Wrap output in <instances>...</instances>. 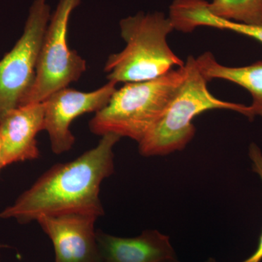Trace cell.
<instances>
[{
	"label": "cell",
	"instance_id": "cell-3",
	"mask_svg": "<svg viewBox=\"0 0 262 262\" xmlns=\"http://www.w3.org/2000/svg\"><path fill=\"white\" fill-rule=\"evenodd\" d=\"M120 29L126 45L108 56L104 67L108 81L127 83L152 80L184 67V62L167 42L174 28L161 12H139L126 17L120 20Z\"/></svg>",
	"mask_w": 262,
	"mask_h": 262
},
{
	"label": "cell",
	"instance_id": "cell-6",
	"mask_svg": "<svg viewBox=\"0 0 262 262\" xmlns=\"http://www.w3.org/2000/svg\"><path fill=\"white\" fill-rule=\"evenodd\" d=\"M51 16L47 0H34L21 37L0 61V122L23 104L34 85L39 50Z\"/></svg>",
	"mask_w": 262,
	"mask_h": 262
},
{
	"label": "cell",
	"instance_id": "cell-7",
	"mask_svg": "<svg viewBox=\"0 0 262 262\" xmlns=\"http://www.w3.org/2000/svg\"><path fill=\"white\" fill-rule=\"evenodd\" d=\"M117 84L108 81L102 87L91 92L66 87L50 95L43 101V130L48 132L54 154H63L72 149L75 137L70 130L71 124L84 114L96 113L106 106L117 90Z\"/></svg>",
	"mask_w": 262,
	"mask_h": 262
},
{
	"label": "cell",
	"instance_id": "cell-4",
	"mask_svg": "<svg viewBox=\"0 0 262 262\" xmlns=\"http://www.w3.org/2000/svg\"><path fill=\"white\" fill-rule=\"evenodd\" d=\"M185 76L184 66L152 80L127 82L95 113L90 130L95 135L115 134L139 143L162 116Z\"/></svg>",
	"mask_w": 262,
	"mask_h": 262
},
{
	"label": "cell",
	"instance_id": "cell-11",
	"mask_svg": "<svg viewBox=\"0 0 262 262\" xmlns=\"http://www.w3.org/2000/svg\"><path fill=\"white\" fill-rule=\"evenodd\" d=\"M201 72L208 81L221 79L238 84L252 98L250 105L253 117H262V61L244 67H231L220 64L211 52L196 58Z\"/></svg>",
	"mask_w": 262,
	"mask_h": 262
},
{
	"label": "cell",
	"instance_id": "cell-5",
	"mask_svg": "<svg viewBox=\"0 0 262 262\" xmlns=\"http://www.w3.org/2000/svg\"><path fill=\"white\" fill-rule=\"evenodd\" d=\"M82 0H59L43 37L36 77L23 105L43 102L52 94L80 80L87 63L69 46L71 15Z\"/></svg>",
	"mask_w": 262,
	"mask_h": 262
},
{
	"label": "cell",
	"instance_id": "cell-9",
	"mask_svg": "<svg viewBox=\"0 0 262 262\" xmlns=\"http://www.w3.org/2000/svg\"><path fill=\"white\" fill-rule=\"evenodd\" d=\"M44 103L18 106L0 122L2 156L5 166L39 157L37 135L44 128Z\"/></svg>",
	"mask_w": 262,
	"mask_h": 262
},
{
	"label": "cell",
	"instance_id": "cell-12",
	"mask_svg": "<svg viewBox=\"0 0 262 262\" xmlns=\"http://www.w3.org/2000/svg\"><path fill=\"white\" fill-rule=\"evenodd\" d=\"M212 14L246 25L262 24V0H212Z\"/></svg>",
	"mask_w": 262,
	"mask_h": 262
},
{
	"label": "cell",
	"instance_id": "cell-10",
	"mask_svg": "<svg viewBox=\"0 0 262 262\" xmlns=\"http://www.w3.org/2000/svg\"><path fill=\"white\" fill-rule=\"evenodd\" d=\"M102 262H160L176 258L170 238L149 229L134 237H120L96 231Z\"/></svg>",
	"mask_w": 262,
	"mask_h": 262
},
{
	"label": "cell",
	"instance_id": "cell-15",
	"mask_svg": "<svg viewBox=\"0 0 262 262\" xmlns=\"http://www.w3.org/2000/svg\"><path fill=\"white\" fill-rule=\"evenodd\" d=\"M5 165L3 163V156H2V149H1V141H0V172H1L2 169L4 168Z\"/></svg>",
	"mask_w": 262,
	"mask_h": 262
},
{
	"label": "cell",
	"instance_id": "cell-16",
	"mask_svg": "<svg viewBox=\"0 0 262 262\" xmlns=\"http://www.w3.org/2000/svg\"><path fill=\"white\" fill-rule=\"evenodd\" d=\"M160 262H180L177 260V257L172 258H168V259L163 260V261Z\"/></svg>",
	"mask_w": 262,
	"mask_h": 262
},
{
	"label": "cell",
	"instance_id": "cell-17",
	"mask_svg": "<svg viewBox=\"0 0 262 262\" xmlns=\"http://www.w3.org/2000/svg\"><path fill=\"white\" fill-rule=\"evenodd\" d=\"M206 262H217V261L213 258H209Z\"/></svg>",
	"mask_w": 262,
	"mask_h": 262
},
{
	"label": "cell",
	"instance_id": "cell-2",
	"mask_svg": "<svg viewBox=\"0 0 262 262\" xmlns=\"http://www.w3.org/2000/svg\"><path fill=\"white\" fill-rule=\"evenodd\" d=\"M184 68L185 78L178 91L158 122L138 143L142 156H164L182 151L195 134L194 117L205 112L231 110L253 119L249 106L222 101L210 92L209 81L201 72L196 58L189 56L184 62Z\"/></svg>",
	"mask_w": 262,
	"mask_h": 262
},
{
	"label": "cell",
	"instance_id": "cell-13",
	"mask_svg": "<svg viewBox=\"0 0 262 262\" xmlns=\"http://www.w3.org/2000/svg\"><path fill=\"white\" fill-rule=\"evenodd\" d=\"M211 27L237 33L246 37L252 38L262 44V24L258 25H246L214 16L212 19Z\"/></svg>",
	"mask_w": 262,
	"mask_h": 262
},
{
	"label": "cell",
	"instance_id": "cell-8",
	"mask_svg": "<svg viewBox=\"0 0 262 262\" xmlns=\"http://www.w3.org/2000/svg\"><path fill=\"white\" fill-rule=\"evenodd\" d=\"M97 219L67 213L42 215L36 222L53 245L55 262H102L95 230Z\"/></svg>",
	"mask_w": 262,
	"mask_h": 262
},
{
	"label": "cell",
	"instance_id": "cell-14",
	"mask_svg": "<svg viewBox=\"0 0 262 262\" xmlns=\"http://www.w3.org/2000/svg\"><path fill=\"white\" fill-rule=\"evenodd\" d=\"M248 155H249L250 160L252 162V168L255 173L258 174V177L261 178L262 181V151L261 149L258 147L254 143H252L249 146L248 149ZM262 261V232L260 236L259 242H258V247L256 248L254 253L249 256L246 260L242 262H261Z\"/></svg>",
	"mask_w": 262,
	"mask_h": 262
},
{
	"label": "cell",
	"instance_id": "cell-1",
	"mask_svg": "<svg viewBox=\"0 0 262 262\" xmlns=\"http://www.w3.org/2000/svg\"><path fill=\"white\" fill-rule=\"evenodd\" d=\"M121 138L101 136L97 145L68 163L56 164L22 193L0 219L30 223L42 215L82 213L104 215L100 200L101 183L114 173V147Z\"/></svg>",
	"mask_w": 262,
	"mask_h": 262
},
{
	"label": "cell",
	"instance_id": "cell-18",
	"mask_svg": "<svg viewBox=\"0 0 262 262\" xmlns=\"http://www.w3.org/2000/svg\"><path fill=\"white\" fill-rule=\"evenodd\" d=\"M0 262H1V260H0Z\"/></svg>",
	"mask_w": 262,
	"mask_h": 262
}]
</instances>
